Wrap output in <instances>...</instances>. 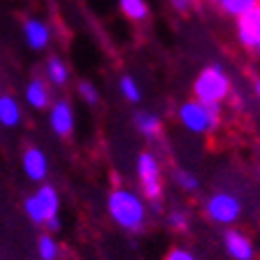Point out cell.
<instances>
[{
  "label": "cell",
  "instance_id": "44dd1931",
  "mask_svg": "<svg viewBox=\"0 0 260 260\" xmlns=\"http://www.w3.org/2000/svg\"><path fill=\"white\" fill-rule=\"evenodd\" d=\"M170 5H172V10L177 12L179 16H190L198 10L200 0H170Z\"/></svg>",
  "mask_w": 260,
  "mask_h": 260
},
{
  "label": "cell",
  "instance_id": "ac0fdd59",
  "mask_svg": "<svg viewBox=\"0 0 260 260\" xmlns=\"http://www.w3.org/2000/svg\"><path fill=\"white\" fill-rule=\"evenodd\" d=\"M119 88H121V93H123V98L128 100V103H140L142 100V91H140V86H137V81L133 79V77H121Z\"/></svg>",
  "mask_w": 260,
  "mask_h": 260
},
{
  "label": "cell",
  "instance_id": "7c38bea8",
  "mask_svg": "<svg viewBox=\"0 0 260 260\" xmlns=\"http://www.w3.org/2000/svg\"><path fill=\"white\" fill-rule=\"evenodd\" d=\"M26 103L35 109H47L49 105H51V93H49L47 81H42L38 77V79H32L30 84H28L26 86Z\"/></svg>",
  "mask_w": 260,
  "mask_h": 260
},
{
  "label": "cell",
  "instance_id": "9a60e30c",
  "mask_svg": "<svg viewBox=\"0 0 260 260\" xmlns=\"http://www.w3.org/2000/svg\"><path fill=\"white\" fill-rule=\"evenodd\" d=\"M135 128L146 137H156L160 133V119L151 112H137L135 114Z\"/></svg>",
  "mask_w": 260,
  "mask_h": 260
},
{
  "label": "cell",
  "instance_id": "2e32d148",
  "mask_svg": "<svg viewBox=\"0 0 260 260\" xmlns=\"http://www.w3.org/2000/svg\"><path fill=\"white\" fill-rule=\"evenodd\" d=\"M119 7L130 21H144V19H149L146 0H119Z\"/></svg>",
  "mask_w": 260,
  "mask_h": 260
},
{
  "label": "cell",
  "instance_id": "603a6c76",
  "mask_svg": "<svg viewBox=\"0 0 260 260\" xmlns=\"http://www.w3.org/2000/svg\"><path fill=\"white\" fill-rule=\"evenodd\" d=\"M165 260H195V255L190 253L188 249H181V246H177V249H170V253L165 255Z\"/></svg>",
  "mask_w": 260,
  "mask_h": 260
},
{
  "label": "cell",
  "instance_id": "5bb4252c",
  "mask_svg": "<svg viewBox=\"0 0 260 260\" xmlns=\"http://www.w3.org/2000/svg\"><path fill=\"white\" fill-rule=\"evenodd\" d=\"M214 5H216V10L221 12V14L239 19L242 14H246L249 10H253V7L258 5V0H216Z\"/></svg>",
  "mask_w": 260,
  "mask_h": 260
},
{
  "label": "cell",
  "instance_id": "4316f807",
  "mask_svg": "<svg viewBox=\"0 0 260 260\" xmlns=\"http://www.w3.org/2000/svg\"><path fill=\"white\" fill-rule=\"evenodd\" d=\"M209 3H211V5H214V3H216V0H209Z\"/></svg>",
  "mask_w": 260,
  "mask_h": 260
},
{
  "label": "cell",
  "instance_id": "277c9868",
  "mask_svg": "<svg viewBox=\"0 0 260 260\" xmlns=\"http://www.w3.org/2000/svg\"><path fill=\"white\" fill-rule=\"evenodd\" d=\"M58 205H60L58 193H56L51 186H42V188H40L35 195L26 198V202H23V209H26L28 218H30L32 223H40V225H44L49 218L58 216Z\"/></svg>",
  "mask_w": 260,
  "mask_h": 260
},
{
  "label": "cell",
  "instance_id": "8992f818",
  "mask_svg": "<svg viewBox=\"0 0 260 260\" xmlns=\"http://www.w3.org/2000/svg\"><path fill=\"white\" fill-rule=\"evenodd\" d=\"M207 216L211 221L223 223V225H230L239 218V211H242V205L239 200L235 198L233 193H214L207 200Z\"/></svg>",
  "mask_w": 260,
  "mask_h": 260
},
{
  "label": "cell",
  "instance_id": "ffe728a7",
  "mask_svg": "<svg viewBox=\"0 0 260 260\" xmlns=\"http://www.w3.org/2000/svg\"><path fill=\"white\" fill-rule=\"evenodd\" d=\"M174 181H177V184L181 186L184 190H190V193L200 188V181H198V179H195L190 172H186V170H179V172L174 174Z\"/></svg>",
  "mask_w": 260,
  "mask_h": 260
},
{
  "label": "cell",
  "instance_id": "4fadbf2b",
  "mask_svg": "<svg viewBox=\"0 0 260 260\" xmlns=\"http://www.w3.org/2000/svg\"><path fill=\"white\" fill-rule=\"evenodd\" d=\"M21 121V109L12 95H0V123L5 128H14Z\"/></svg>",
  "mask_w": 260,
  "mask_h": 260
},
{
  "label": "cell",
  "instance_id": "30bf717a",
  "mask_svg": "<svg viewBox=\"0 0 260 260\" xmlns=\"http://www.w3.org/2000/svg\"><path fill=\"white\" fill-rule=\"evenodd\" d=\"M223 242H225V251L235 260H253V244L246 235L237 233V230H228L223 235Z\"/></svg>",
  "mask_w": 260,
  "mask_h": 260
},
{
  "label": "cell",
  "instance_id": "7402d4cb",
  "mask_svg": "<svg viewBox=\"0 0 260 260\" xmlns=\"http://www.w3.org/2000/svg\"><path fill=\"white\" fill-rule=\"evenodd\" d=\"M77 91H79V95L84 98L88 105H95V103H98V88L93 86L91 81H81Z\"/></svg>",
  "mask_w": 260,
  "mask_h": 260
},
{
  "label": "cell",
  "instance_id": "9c48e42d",
  "mask_svg": "<svg viewBox=\"0 0 260 260\" xmlns=\"http://www.w3.org/2000/svg\"><path fill=\"white\" fill-rule=\"evenodd\" d=\"M21 162H23V172H26L28 179H32V181H42V179L47 177L49 162H47V156H44L42 149H38V146H28L26 153H23V158H21Z\"/></svg>",
  "mask_w": 260,
  "mask_h": 260
},
{
  "label": "cell",
  "instance_id": "7a4b0ae2",
  "mask_svg": "<svg viewBox=\"0 0 260 260\" xmlns=\"http://www.w3.org/2000/svg\"><path fill=\"white\" fill-rule=\"evenodd\" d=\"M230 77L223 70V65L211 63L198 75L193 81V95L200 103H218L221 105L228 95H230Z\"/></svg>",
  "mask_w": 260,
  "mask_h": 260
},
{
  "label": "cell",
  "instance_id": "484cf974",
  "mask_svg": "<svg viewBox=\"0 0 260 260\" xmlns=\"http://www.w3.org/2000/svg\"><path fill=\"white\" fill-rule=\"evenodd\" d=\"M255 93H258V95H260V77H258V79H255Z\"/></svg>",
  "mask_w": 260,
  "mask_h": 260
},
{
  "label": "cell",
  "instance_id": "5b68a950",
  "mask_svg": "<svg viewBox=\"0 0 260 260\" xmlns=\"http://www.w3.org/2000/svg\"><path fill=\"white\" fill-rule=\"evenodd\" d=\"M137 177H140V184H142V193L153 202L160 200L162 195L160 165H158L156 156L151 151L140 153V158H137Z\"/></svg>",
  "mask_w": 260,
  "mask_h": 260
},
{
  "label": "cell",
  "instance_id": "3957f363",
  "mask_svg": "<svg viewBox=\"0 0 260 260\" xmlns=\"http://www.w3.org/2000/svg\"><path fill=\"white\" fill-rule=\"evenodd\" d=\"M179 119L190 133H211L221 123V105L218 103H200V100H188L179 107Z\"/></svg>",
  "mask_w": 260,
  "mask_h": 260
},
{
  "label": "cell",
  "instance_id": "d6986e66",
  "mask_svg": "<svg viewBox=\"0 0 260 260\" xmlns=\"http://www.w3.org/2000/svg\"><path fill=\"white\" fill-rule=\"evenodd\" d=\"M38 253L42 260H56L58 258V244L49 237V235H42L38 239Z\"/></svg>",
  "mask_w": 260,
  "mask_h": 260
},
{
  "label": "cell",
  "instance_id": "cb8c5ba5",
  "mask_svg": "<svg viewBox=\"0 0 260 260\" xmlns=\"http://www.w3.org/2000/svg\"><path fill=\"white\" fill-rule=\"evenodd\" d=\"M170 223H172L177 230H186V228H188V216H186L184 211H172V214H170Z\"/></svg>",
  "mask_w": 260,
  "mask_h": 260
},
{
  "label": "cell",
  "instance_id": "6da1fadb",
  "mask_svg": "<svg viewBox=\"0 0 260 260\" xmlns=\"http://www.w3.org/2000/svg\"><path fill=\"white\" fill-rule=\"evenodd\" d=\"M109 216L125 230H140L146 218V207L137 193L128 188H116L109 193L107 200Z\"/></svg>",
  "mask_w": 260,
  "mask_h": 260
},
{
  "label": "cell",
  "instance_id": "d4e9b609",
  "mask_svg": "<svg viewBox=\"0 0 260 260\" xmlns=\"http://www.w3.org/2000/svg\"><path fill=\"white\" fill-rule=\"evenodd\" d=\"M44 225L49 228V230H58L60 228V221H58V216H54V218H49L47 223H44Z\"/></svg>",
  "mask_w": 260,
  "mask_h": 260
},
{
  "label": "cell",
  "instance_id": "ba28073f",
  "mask_svg": "<svg viewBox=\"0 0 260 260\" xmlns=\"http://www.w3.org/2000/svg\"><path fill=\"white\" fill-rule=\"evenodd\" d=\"M49 119H51V128H54L56 135L68 137L75 130V112H72L70 103H65V100H58V103L51 105Z\"/></svg>",
  "mask_w": 260,
  "mask_h": 260
},
{
  "label": "cell",
  "instance_id": "8fae6325",
  "mask_svg": "<svg viewBox=\"0 0 260 260\" xmlns=\"http://www.w3.org/2000/svg\"><path fill=\"white\" fill-rule=\"evenodd\" d=\"M23 35H26V42L30 49H35V51H40V49H44L49 44V28L44 21H38V19H28L26 23H23Z\"/></svg>",
  "mask_w": 260,
  "mask_h": 260
},
{
  "label": "cell",
  "instance_id": "52a82bcc",
  "mask_svg": "<svg viewBox=\"0 0 260 260\" xmlns=\"http://www.w3.org/2000/svg\"><path fill=\"white\" fill-rule=\"evenodd\" d=\"M237 38L246 51L260 56V0L253 10L237 19Z\"/></svg>",
  "mask_w": 260,
  "mask_h": 260
},
{
  "label": "cell",
  "instance_id": "e0dca14e",
  "mask_svg": "<svg viewBox=\"0 0 260 260\" xmlns=\"http://www.w3.org/2000/svg\"><path fill=\"white\" fill-rule=\"evenodd\" d=\"M47 77H49V81H51L54 86H63V84H68L70 72H68V68H65L63 60L54 56V58L47 60Z\"/></svg>",
  "mask_w": 260,
  "mask_h": 260
}]
</instances>
